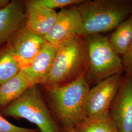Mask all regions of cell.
<instances>
[{"mask_svg":"<svg viewBox=\"0 0 132 132\" xmlns=\"http://www.w3.org/2000/svg\"><path fill=\"white\" fill-rule=\"evenodd\" d=\"M74 7L81 17L83 37L113 30L132 13L129 0L84 1Z\"/></svg>","mask_w":132,"mask_h":132,"instance_id":"6da1fadb","label":"cell"},{"mask_svg":"<svg viewBox=\"0 0 132 132\" xmlns=\"http://www.w3.org/2000/svg\"><path fill=\"white\" fill-rule=\"evenodd\" d=\"M47 89L62 130L74 129L85 119L86 101L90 90V84L85 76Z\"/></svg>","mask_w":132,"mask_h":132,"instance_id":"7a4b0ae2","label":"cell"},{"mask_svg":"<svg viewBox=\"0 0 132 132\" xmlns=\"http://www.w3.org/2000/svg\"><path fill=\"white\" fill-rule=\"evenodd\" d=\"M88 67L87 43L78 36L56 47L51 71L44 84L46 88L64 85L81 76H85Z\"/></svg>","mask_w":132,"mask_h":132,"instance_id":"3957f363","label":"cell"},{"mask_svg":"<svg viewBox=\"0 0 132 132\" xmlns=\"http://www.w3.org/2000/svg\"><path fill=\"white\" fill-rule=\"evenodd\" d=\"M3 117L24 119L40 132H62L47 108L37 86L30 87L19 98L0 110Z\"/></svg>","mask_w":132,"mask_h":132,"instance_id":"277c9868","label":"cell"},{"mask_svg":"<svg viewBox=\"0 0 132 132\" xmlns=\"http://www.w3.org/2000/svg\"><path fill=\"white\" fill-rule=\"evenodd\" d=\"M87 43L88 67L85 77L90 85L124 72L122 59L103 34L84 37Z\"/></svg>","mask_w":132,"mask_h":132,"instance_id":"5b68a950","label":"cell"},{"mask_svg":"<svg viewBox=\"0 0 132 132\" xmlns=\"http://www.w3.org/2000/svg\"><path fill=\"white\" fill-rule=\"evenodd\" d=\"M122 73L109 77L90 88L85 105L86 118L98 117L110 112L111 104L121 83Z\"/></svg>","mask_w":132,"mask_h":132,"instance_id":"8992f818","label":"cell"},{"mask_svg":"<svg viewBox=\"0 0 132 132\" xmlns=\"http://www.w3.org/2000/svg\"><path fill=\"white\" fill-rule=\"evenodd\" d=\"M82 21L79 11L74 7L63 9L57 13L52 28L44 38L56 47L60 46L80 36Z\"/></svg>","mask_w":132,"mask_h":132,"instance_id":"52a82bcc","label":"cell"},{"mask_svg":"<svg viewBox=\"0 0 132 132\" xmlns=\"http://www.w3.org/2000/svg\"><path fill=\"white\" fill-rule=\"evenodd\" d=\"M110 113L118 132H132V72L123 76Z\"/></svg>","mask_w":132,"mask_h":132,"instance_id":"ba28073f","label":"cell"},{"mask_svg":"<svg viewBox=\"0 0 132 132\" xmlns=\"http://www.w3.org/2000/svg\"><path fill=\"white\" fill-rule=\"evenodd\" d=\"M46 42L43 37L25 26L15 34L7 44L23 69L38 55Z\"/></svg>","mask_w":132,"mask_h":132,"instance_id":"9c48e42d","label":"cell"},{"mask_svg":"<svg viewBox=\"0 0 132 132\" xmlns=\"http://www.w3.org/2000/svg\"><path fill=\"white\" fill-rule=\"evenodd\" d=\"M24 2L13 0L0 10V45L6 44L19 30L26 26Z\"/></svg>","mask_w":132,"mask_h":132,"instance_id":"30bf717a","label":"cell"},{"mask_svg":"<svg viewBox=\"0 0 132 132\" xmlns=\"http://www.w3.org/2000/svg\"><path fill=\"white\" fill-rule=\"evenodd\" d=\"M26 12V27L43 37L46 35L54 23L57 12L42 4L39 0L24 2Z\"/></svg>","mask_w":132,"mask_h":132,"instance_id":"8fae6325","label":"cell"},{"mask_svg":"<svg viewBox=\"0 0 132 132\" xmlns=\"http://www.w3.org/2000/svg\"><path fill=\"white\" fill-rule=\"evenodd\" d=\"M56 47L47 43L28 66L23 69L30 87L44 85L52 69Z\"/></svg>","mask_w":132,"mask_h":132,"instance_id":"7c38bea8","label":"cell"},{"mask_svg":"<svg viewBox=\"0 0 132 132\" xmlns=\"http://www.w3.org/2000/svg\"><path fill=\"white\" fill-rule=\"evenodd\" d=\"M30 87L23 69L16 76L0 85V110L19 98Z\"/></svg>","mask_w":132,"mask_h":132,"instance_id":"4fadbf2b","label":"cell"},{"mask_svg":"<svg viewBox=\"0 0 132 132\" xmlns=\"http://www.w3.org/2000/svg\"><path fill=\"white\" fill-rule=\"evenodd\" d=\"M109 41L119 55H123L132 41V13L115 28Z\"/></svg>","mask_w":132,"mask_h":132,"instance_id":"5bb4252c","label":"cell"},{"mask_svg":"<svg viewBox=\"0 0 132 132\" xmlns=\"http://www.w3.org/2000/svg\"><path fill=\"white\" fill-rule=\"evenodd\" d=\"M73 129L75 132H118L110 112L98 117L86 118Z\"/></svg>","mask_w":132,"mask_h":132,"instance_id":"9a60e30c","label":"cell"},{"mask_svg":"<svg viewBox=\"0 0 132 132\" xmlns=\"http://www.w3.org/2000/svg\"><path fill=\"white\" fill-rule=\"evenodd\" d=\"M22 70L19 62L13 54L7 44L0 48V85Z\"/></svg>","mask_w":132,"mask_h":132,"instance_id":"2e32d148","label":"cell"},{"mask_svg":"<svg viewBox=\"0 0 132 132\" xmlns=\"http://www.w3.org/2000/svg\"><path fill=\"white\" fill-rule=\"evenodd\" d=\"M0 132H38L37 129L22 127L8 121L0 114Z\"/></svg>","mask_w":132,"mask_h":132,"instance_id":"e0dca14e","label":"cell"},{"mask_svg":"<svg viewBox=\"0 0 132 132\" xmlns=\"http://www.w3.org/2000/svg\"><path fill=\"white\" fill-rule=\"evenodd\" d=\"M40 3L52 10L63 8L69 5H77L82 3L83 0H39Z\"/></svg>","mask_w":132,"mask_h":132,"instance_id":"ac0fdd59","label":"cell"},{"mask_svg":"<svg viewBox=\"0 0 132 132\" xmlns=\"http://www.w3.org/2000/svg\"><path fill=\"white\" fill-rule=\"evenodd\" d=\"M121 59L125 73L132 72V41Z\"/></svg>","mask_w":132,"mask_h":132,"instance_id":"d6986e66","label":"cell"},{"mask_svg":"<svg viewBox=\"0 0 132 132\" xmlns=\"http://www.w3.org/2000/svg\"><path fill=\"white\" fill-rule=\"evenodd\" d=\"M10 1L9 0H0V10L3 9L9 5Z\"/></svg>","mask_w":132,"mask_h":132,"instance_id":"ffe728a7","label":"cell"},{"mask_svg":"<svg viewBox=\"0 0 132 132\" xmlns=\"http://www.w3.org/2000/svg\"><path fill=\"white\" fill-rule=\"evenodd\" d=\"M62 132H75L73 129L63 130H62Z\"/></svg>","mask_w":132,"mask_h":132,"instance_id":"44dd1931","label":"cell"}]
</instances>
